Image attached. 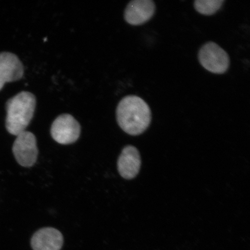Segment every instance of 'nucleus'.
<instances>
[{
	"mask_svg": "<svg viewBox=\"0 0 250 250\" xmlns=\"http://www.w3.org/2000/svg\"><path fill=\"white\" fill-rule=\"evenodd\" d=\"M117 120L125 132L137 136L147 129L152 120L149 105L140 97L129 95L121 100L117 106Z\"/></svg>",
	"mask_w": 250,
	"mask_h": 250,
	"instance_id": "f257e3e1",
	"label": "nucleus"
},
{
	"mask_svg": "<svg viewBox=\"0 0 250 250\" xmlns=\"http://www.w3.org/2000/svg\"><path fill=\"white\" fill-rule=\"evenodd\" d=\"M36 98L26 91L17 94L6 103L5 126L12 135L24 132L32 120L36 107Z\"/></svg>",
	"mask_w": 250,
	"mask_h": 250,
	"instance_id": "f03ea898",
	"label": "nucleus"
},
{
	"mask_svg": "<svg viewBox=\"0 0 250 250\" xmlns=\"http://www.w3.org/2000/svg\"><path fill=\"white\" fill-rule=\"evenodd\" d=\"M200 63L211 73L223 74L226 73L230 65L229 55L220 45L214 42L206 43L199 50Z\"/></svg>",
	"mask_w": 250,
	"mask_h": 250,
	"instance_id": "7ed1b4c3",
	"label": "nucleus"
},
{
	"mask_svg": "<svg viewBox=\"0 0 250 250\" xmlns=\"http://www.w3.org/2000/svg\"><path fill=\"white\" fill-rule=\"evenodd\" d=\"M17 136L12 146L16 160L23 167H33L36 164L39 154L36 136L26 130Z\"/></svg>",
	"mask_w": 250,
	"mask_h": 250,
	"instance_id": "20e7f679",
	"label": "nucleus"
},
{
	"mask_svg": "<svg viewBox=\"0 0 250 250\" xmlns=\"http://www.w3.org/2000/svg\"><path fill=\"white\" fill-rule=\"evenodd\" d=\"M51 134L52 138L61 145H70L80 136V124L71 115L62 114L52 123Z\"/></svg>",
	"mask_w": 250,
	"mask_h": 250,
	"instance_id": "39448f33",
	"label": "nucleus"
},
{
	"mask_svg": "<svg viewBox=\"0 0 250 250\" xmlns=\"http://www.w3.org/2000/svg\"><path fill=\"white\" fill-rule=\"evenodd\" d=\"M155 10L156 5L152 0H133L125 8V20L132 26H140L151 20Z\"/></svg>",
	"mask_w": 250,
	"mask_h": 250,
	"instance_id": "423d86ee",
	"label": "nucleus"
},
{
	"mask_svg": "<svg viewBox=\"0 0 250 250\" xmlns=\"http://www.w3.org/2000/svg\"><path fill=\"white\" fill-rule=\"evenodd\" d=\"M23 74L22 62L17 55L11 52L0 53V90L6 83L20 80Z\"/></svg>",
	"mask_w": 250,
	"mask_h": 250,
	"instance_id": "0eeeda50",
	"label": "nucleus"
},
{
	"mask_svg": "<svg viewBox=\"0 0 250 250\" xmlns=\"http://www.w3.org/2000/svg\"><path fill=\"white\" fill-rule=\"evenodd\" d=\"M141 164L142 160L138 150L132 146H126L118 158L119 173L125 179H133L139 174Z\"/></svg>",
	"mask_w": 250,
	"mask_h": 250,
	"instance_id": "6e6552de",
	"label": "nucleus"
},
{
	"mask_svg": "<svg viewBox=\"0 0 250 250\" xmlns=\"http://www.w3.org/2000/svg\"><path fill=\"white\" fill-rule=\"evenodd\" d=\"M63 236L60 231L53 228H43L37 231L31 238L34 250H60Z\"/></svg>",
	"mask_w": 250,
	"mask_h": 250,
	"instance_id": "1a4fd4ad",
	"label": "nucleus"
},
{
	"mask_svg": "<svg viewBox=\"0 0 250 250\" xmlns=\"http://www.w3.org/2000/svg\"><path fill=\"white\" fill-rule=\"evenodd\" d=\"M225 0H196L194 7L199 14L204 15H212L219 11Z\"/></svg>",
	"mask_w": 250,
	"mask_h": 250,
	"instance_id": "9d476101",
	"label": "nucleus"
}]
</instances>
